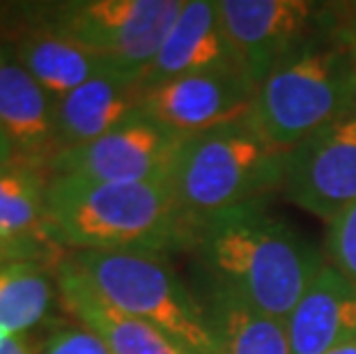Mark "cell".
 I'll use <instances>...</instances> for the list:
<instances>
[{
	"instance_id": "25",
	"label": "cell",
	"mask_w": 356,
	"mask_h": 354,
	"mask_svg": "<svg viewBox=\"0 0 356 354\" xmlns=\"http://www.w3.org/2000/svg\"><path fill=\"white\" fill-rule=\"evenodd\" d=\"M327 354H356V341L340 345V348H333V350L327 352Z\"/></svg>"
},
{
	"instance_id": "22",
	"label": "cell",
	"mask_w": 356,
	"mask_h": 354,
	"mask_svg": "<svg viewBox=\"0 0 356 354\" xmlns=\"http://www.w3.org/2000/svg\"><path fill=\"white\" fill-rule=\"evenodd\" d=\"M0 354H42V345L33 341L30 334H19V336L7 338L5 348L0 350Z\"/></svg>"
},
{
	"instance_id": "10",
	"label": "cell",
	"mask_w": 356,
	"mask_h": 354,
	"mask_svg": "<svg viewBox=\"0 0 356 354\" xmlns=\"http://www.w3.org/2000/svg\"><path fill=\"white\" fill-rule=\"evenodd\" d=\"M218 17L255 88L287 51L329 26L327 10L306 0H216Z\"/></svg>"
},
{
	"instance_id": "17",
	"label": "cell",
	"mask_w": 356,
	"mask_h": 354,
	"mask_svg": "<svg viewBox=\"0 0 356 354\" xmlns=\"http://www.w3.org/2000/svg\"><path fill=\"white\" fill-rule=\"evenodd\" d=\"M10 44L19 63L47 90L51 99H58L81 88L83 83L118 70L113 63L86 49L83 44L51 33L37 24H30L26 30L17 33Z\"/></svg>"
},
{
	"instance_id": "13",
	"label": "cell",
	"mask_w": 356,
	"mask_h": 354,
	"mask_svg": "<svg viewBox=\"0 0 356 354\" xmlns=\"http://www.w3.org/2000/svg\"><path fill=\"white\" fill-rule=\"evenodd\" d=\"M56 285L65 311L99 336L113 354H188L156 327L111 304L67 255L56 262Z\"/></svg>"
},
{
	"instance_id": "6",
	"label": "cell",
	"mask_w": 356,
	"mask_h": 354,
	"mask_svg": "<svg viewBox=\"0 0 356 354\" xmlns=\"http://www.w3.org/2000/svg\"><path fill=\"white\" fill-rule=\"evenodd\" d=\"M184 0H70L42 5L33 24L145 77Z\"/></svg>"
},
{
	"instance_id": "5",
	"label": "cell",
	"mask_w": 356,
	"mask_h": 354,
	"mask_svg": "<svg viewBox=\"0 0 356 354\" xmlns=\"http://www.w3.org/2000/svg\"><path fill=\"white\" fill-rule=\"evenodd\" d=\"M67 258L111 304L156 327L188 354H218L200 297L163 258L120 251H74Z\"/></svg>"
},
{
	"instance_id": "9",
	"label": "cell",
	"mask_w": 356,
	"mask_h": 354,
	"mask_svg": "<svg viewBox=\"0 0 356 354\" xmlns=\"http://www.w3.org/2000/svg\"><path fill=\"white\" fill-rule=\"evenodd\" d=\"M255 83L244 70L181 77L145 88L143 113L179 136L251 120Z\"/></svg>"
},
{
	"instance_id": "24",
	"label": "cell",
	"mask_w": 356,
	"mask_h": 354,
	"mask_svg": "<svg viewBox=\"0 0 356 354\" xmlns=\"http://www.w3.org/2000/svg\"><path fill=\"white\" fill-rule=\"evenodd\" d=\"M10 260H26V258L14 246H10L7 242L0 239V262H10Z\"/></svg>"
},
{
	"instance_id": "27",
	"label": "cell",
	"mask_w": 356,
	"mask_h": 354,
	"mask_svg": "<svg viewBox=\"0 0 356 354\" xmlns=\"http://www.w3.org/2000/svg\"><path fill=\"white\" fill-rule=\"evenodd\" d=\"M343 30H345V33H347V35H350V37H352L354 47H356V24H354L352 28H343Z\"/></svg>"
},
{
	"instance_id": "7",
	"label": "cell",
	"mask_w": 356,
	"mask_h": 354,
	"mask_svg": "<svg viewBox=\"0 0 356 354\" xmlns=\"http://www.w3.org/2000/svg\"><path fill=\"white\" fill-rule=\"evenodd\" d=\"M280 189L327 223L356 205V106L285 150Z\"/></svg>"
},
{
	"instance_id": "3",
	"label": "cell",
	"mask_w": 356,
	"mask_h": 354,
	"mask_svg": "<svg viewBox=\"0 0 356 354\" xmlns=\"http://www.w3.org/2000/svg\"><path fill=\"white\" fill-rule=\"evenodd\" d=\"M356 106V47L343 28L324 26L274 65L257 86L251 122L290 150Z\"/></svg>"
},
{
	"instance_id": "20",
	"label": "cell",
	"mask_w": 356,
	"mask_h": 354,
	"mask_svg": "<svg viewBox=\"0 0 356 354\" xmlns=\"http://www.w3.org/2000/svg\"><path fill=\"white\" fill-rule=\"evenodd\" d=\"M324 258L356 285V205L327 223Z\"/></svg>"
},
{
	"instance_id": "21",
	"label": "cell",
	"mask_w": 356,
	"mask_h": 354,
	"mask_svg": "<svg viewBox=\"0 0 356 354\" xmlns=\"http://www.w3.org/2000/svg\"><path fill=\"white\" fill-rule=\"evenodd\" d=\"M42 354H113L108 345L86 327H58L42 345Z\"/></svg>"
},
{
	"instance_id": "18",
	"label": "cell",
	"mask_w": 356,
	"mask_h": 354,
	"mask_svg": "<svg viewBox=\"0 0 356 354\" xmlns=\"http://www.w3.org/2000/svg\"><path fill=\"white\" fill-rule=\"evenodd\" d=\"M200 299L218 354H292L285 320L255 308L234 290L209 278Z\"/></svg>"
},
{
	"instance_id": "19",
	"label": "cell",
	"mask_w": 356,
	"mask_h": 354,
	"mask_svg": "<svg viewBox=\"0 0 356 354\" xmlns=\"http://www.w3.org/2000/svg\"><path fill=\"white\" fill-rule=\"evenodd\" d=\"M56 274L44 262H0V329L19 336L42 325L56 304Z\"/></svg>"
},
{
	"instance_id": "1",
	"label": "cell",
	"mask_w": 356,
	"mask_h": 354,
	"mask_svg": "<svg viewBox=\"0 0 356 354\" xmlns=\"http://www.w3.org/2000/svg\"><path fill=\"white\" fill-rule=\"evenodd\" d=\"M47 232L60 251H120L163 258L195 248L198 225L170 179L92 182L49 177Z\"/></svg>"
},
{
	"instance_id": "11",
	"label": "cell",
	"mask_w": 356,
	"mask_h": 354,
	"mask_svg": "<svg viewBox=\"0 0 356 354\" xmlns=\"http://www.w3.org/2000/svg\"><path fill=\"white\" fill-rule=\"evenodd\" d=\"M143 74L115 70L53 99L56 154L92 143L143 115Z\"/></svg>"
},
{
	"instance_id": "26",
	"label": "cell",
	"mask_w": 356,
	"mask_h": 354,
	"mask_svg": "<svg viewBox=\"0 0 356 354\" xmlns=\"http://www.w3.org/2000/svg\"><path fill=\"white\" fill-rule=\"evenodd\" d=\"M10 336H12V334H7L5 329H0V350L5 348V343H7V338H10Z\"/></svg>"
},
{
	"instance_id": "8",
	"label": "cell",
	"mask_w": 356,
	"mask_h": 354,
	"mask_svg": "<svg viewBox=\"0 0 356 354\" xmlns=\"http://www.w3.org/2000/svg\"><path fill=\"white\" fill-rule=\"evenodd\" d=\"M184 136L145 113L86 145L60 150L47 163L49 177L92 182H156L170 179Z\"/></svg>"
},
{
	"instance_id": "14",
	"label": "cell",
	"mask_w": 356,
	"mask_h": 354,
	"mask_svg": "<svg viewBox=\"0 0 356 354\" xmlns=\"http://www.w3.org/2000/svg\"><path fill=\"white\" fill-rule=\"evenodd\" d=\"M285 325L292 354H327L356 341V285L324 262Z\"/></svg>"
},
{
	"instance_id": "15",
	"label": "cell",
	"mask_w": 356,
	"mask_h": 354,
	"mask_svg": "<svg viewBox=\"0 0 356 354\" xmlns=\"http://www.w3.org/2000/svg\"><path fill=\"white\" fill-rule=\"evenodd\" d=\"M0 124L19 159L47 168L56 154L53 99L5 40H0Z\"/></svg>"
},
{
	"instance_id": "12",
	"label": "cell",
	"mask_w": 356,
	"mask_h": 354,
	"mask_svg": "<svg viewBox=\"0 0 356 354\" xmlns=\"http://www.w3.org/2000/svg\"><path fill=\"white\" fill-rule=\"evenodd\" d=\"M223 70L246 72V67L221 24L216 0H184L175 24L143 77V86L152 88L163 81Z\"/></svg>"
},
{
	"instance_id": "16",
	"label": "cell",
	"mask_w": 356,
	"mask_h": 354,
	"mask_svg": "<svg viewBox=\"0 0 356 354\" xmlns=\"http://www.w3.org/2000/svg\"><path fill=\"white\" fill-rule=\"evenodd\" d=\"M47 168L26 159L0 163V239L26 260L44 262L60 248L47 232Z\"/></svg>"
},
{
	"instance_id": "4",
	"label": "cell",
	"mask_w": 356,
	"mask_h": 354,
	"mask_svg": "<svg viewBox=\"0 0 356 354\" xmlns=\"http://www.w3.org/2000/svg\"><path fill=\"white\" fill-rule=\"evenodd\" d=\"M285 150L257 131L251 120L184 136L170 184L181 209L202 221L262 200L283 184Z\"/></svg>"
},
{
	"instance_id": "2",
	"label": "cell",
	"mask_w": 356,
	"mask_h": 354,
	"mask_svg": "<svg viewBox=\"0 0 356 354\" xmlns=\"http://www.w3.org/2000/svg\"><path fill=\"white\" fill-rule=\"evenodd\" d=\"M195 251L211 281L234 290L255 308L287 320L327 258L262 200L207 218Z\"/></svg>"
},
{
	"instance_id": "23",
	"label": "cell",
	"mask_w": 356,
	"mask_h": 354,
	"mask_svg": "<svg viewBox=\"0 0 356 354\" xmlns=\"http://www.w3.org/2000/svg\"><path fill=\"white\" fill-rule=\"evenodd\" d=\"M14 156H17V150H14L10 136H7L3 124H0V163L10 161V159H14Z\"/></svg>"
}]
</instances>
